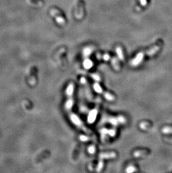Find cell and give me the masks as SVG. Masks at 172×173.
I'll return each mask as SVG.
<instances>
[{
    "instance_id": "obj_11",
    "label": "cell",
    "mask_w": 172,
    "mask_h": 173,
    "mask_svg": "<svg viewBox=\"0 0 172 173\" xmlns=\"http://www.w3.org/2000/svg\"><path fill=\"white\" fill-rule=\"evenodd\" d=\"M111 63L113 66V68L115 69V70L117 71H120V66L119 62V60H117V58H116V57H113L111 60Z\"/></svg>"
},
{
    "instance_id": "obj_13",
    "label": "cell",
    "mask_w": 172,
    "mask_h": 173,
    "mask_svg": "<svg viewBox=\"0 0 172 173\" xmlns=\"http://www.w3.org/2000/svg\"><path fill=\"white\" fill-rule=\"evenodd\" d=\"M102 95H103V96H104V97L105 98V99H107L108 101H114L115 99V96L113 95H112V94H111L110 93H109V92L104 91Z\"/></svg>"
},
{
    "instance_id": "obj_2",
    "label": "cell",
    "mask_w": 172,
    "mask_h": 173,
    "mask_svg": "<svg viewBox=\"0 0 172 173\" xmlns=\"http://www.w3.org/2000/svg\"><path fill=\"white\" fill-rule=\"evenodd\" d=\"M108 122L113 125H117L124 124L126 122V118L123 116H119L117 117H111L108 119Z\"/></svg>"
},
{
    "instance_id": "obj_21",
    "label": "cell",
    "mask_w": 172,
    "mask_h": 173,
    "mask_svg": "<svg viewBox=\"0 0 172 173\" xmlns=\"http://www.w3.org/2000/svg\"><path fill=\"white\" fill-rule=\"evenodd\" d=\"M91 77L96 81H101V77L99 74H95V73L91 74Z\"/></svg>"
},
{
    "instance_id": "obj_8",
    "label": "cell",
    "mask_w": 172,
    "mask_h": 173,
    "mask_svg": "<svg viewBox=\"0 0 172 173\" xmlns=\"http://www.w3.org/2000/svg\"><path fill=\"white\" fill-rule=\"evenodd\" d=\"M160 45H156L154 46L153 47H152L151 48L146 50V52H144L145 53V55H147L148 56H152L157 53L158 51H159V50L160 49Z\"/></svg>"
},
{
    "instance_id": "obj_7",
    "label": "cell",
    "mask_w": 172,
    "mask_h": 173,
    "mask_svg": "<svg viewBox=\"0 0 172 173\" xmlns=\"http://www.w3.org/2000/svg\"><path fill=\"white\" fill-rule=\"evenodd\" d=\"M50 13H52L53 16H54L55 18L56 19L57 22L59 24L62 25H64L65 24V20L60 15H59V13L57 10L53 9L50 11Z\"/></svg>"
},
{
    "instance_id": "obj_25",
    "label": "cell",
    "mask_w": 172,
    "mask_h": 173,
    "mask_svg": "<svg viewBox=\"0 0 172 173\" xmlns=\"http://www.w3.org/2000/svg\"><path fill=\"white\" fill-rule=\"evenodd\" d=\"M141 5H142L143 6H145L147 4V2H146V0H139Z\"/></svg>"
},
{
    "instance_id": "obj_20",
    "label": "cell",
    "mask_w": 172,
    "mask_h": 173,
    "mask_svg": "<svg viewBox=\"0 0 172 173\" xmlns=\"http://www.w3.org/2000/svg\"><path fill=\"white\" fill-rule=\"evenodd\" d=\"M96 150V147L94 146V145H91V146H90L88 148V151L90 154H95Z\"/></svg>"
},
{
    "instance_id": "obj_22",
    "label": "cell",
    "mask_w": 172,
    "mask_h": 173,
    "mask_svg": "<svg viewBox=\"0 0 172 173\" xmlns=\"http://www.w3.org/2000/svg\"><path fill=\"white\" fill-rule=\"evenodd\" d=\"M149 126V124L146 122L141 123L140 124V127L144 130H146Z\"/></svg>"
},
{
    "instance_id": "obj_6",
    "label": "cell",
    "mask_w": 172,
    "mask_h": 173,
    "mask_svg": "<svg viewBox=\"0 0 172 173\" xmlns=\"http://www.w3.org/2000/svg\"><path fill=\"white\" fill-rule=\"evenodd\" d=\"M66 103L65 104V108L68 113L71 112L72 109L74 105V96H66Z\"/></svg>"
},
{
    "instance_id": "obj_18",
    "label": "cell",
    "mask_w": 172,
    "mask_h": 173,
    "mask_svg": "<svg viewBox=\"0 0 172 173\" xmlns=\"http://www.w3.org/2000/svg\"><path fill=\"white\" fill-rule=\"evenodd\" d=\"M47 155H48V152H47V151H45L44 152H42V154H41L40 155L38 156V158H37L36 163L40 162L42 159H43L44 158H46V157H47Z\"/></svg>"
},
{
    "instance_id": "obj_4",
    "label": "cell",
    "mask_w": 172,
    "mask_h": 173,
    "mask_svg": "<svg viewBox=\"0 0 172 173\" xmlns=\"http://www.w3.org/2000/svg\"><path fill=\"white\" fill-rule=\"evenodd\" d=\"M145 56L144 52H140L136 55V56L131 61L130 65L132 67L138 66L143 61V59Z\"/></svg>"
},
{
    "instance_id": "obj_1",
    "label": "cell",
    "mask_w": 172,
    "mask_h": 173,
    "mask_svg": "<svg viewBox=\"0 0 172 173\" xmlns=\"http://www.w3.org/2000/svg\"><path fill=\"white\" fill-rule=\"evenodd\" d=\"M68 115L70 121L72 122L74 125H76L77 128L80 129L81 130L83 131L85 133H88V134L90 133L91 131H90L89 129L85 126V125L83 123V122L81 120L80 118L77 116L76 114L72 113V112H70L68 113Z\"/></svg>"
},
{
    "instance_id": "obj_9",
    "label": "cell",
    "mask_w": 172,
    "mask_h": 173,
    "mask_svg": "<svg viewBox=\"0 0 172 173\" xmlns=\"http://www.w3.org/2000/svg\"><path fill=\"white\" fill-rule=\"evenodd\" d=\"M98 113V110L97 109H93L91 112L89 113L88 117V122L89 123H93L96 119V117Z\"/></svg>"
},
{
    "instance_id": "obj_16",
    "label": "cell",
    "mask_w": 172,
    "mask_h": 173,
    "mask_svg": "<svg viewBox=\"0 0 172 173\" xmlns=\"http://www.w3.org/2000/svg\"><path fill=\"white\" fill-rule=\"evenodd\" d=\"M103 166H104L103 160L99 159V163H98V165H97V168H96V171L97 172L101 171V170H102V169L103 168Z\"/></svg>"
},
{
    "instance_id": "obj_24",
    "label": "cell",
    "mask_w": 172,
    "mask_h": 173,
    "mask_svg": "<svg viewBox=\"0 0 172 173\" xmlns=\"http://www.w3.org/2000/svg\"><path fill=\"white\" fill-rule=\"evenodd\" d=\"M79 139L82 141H83V142H85V141H87L89 139V138L88 137L84 136V135L81 136L80 137H79Z\"/></svg>"
},
{
    "instance_id": "obj_15",
    "label": "cell",
    "mask_w": 172,
    "mask_h": 173,
    "mask_svg": "<svg viewBox=\"0 0 172 173\" xmlns=\"http://www.w3.org/2000/svg\"><path fill=\"white\" fill-rule=\"evenodd\" d=\"M116 53L117 56H118L119 58L121 61H124V53H123V51L121 49V47H117L116 49Z\"/></svg>"
},
{
    "instance_id": "obj_3",
    "label": "cell",
    "mask_w": 172,
    "mask_h": 173,
    "mask_svg": "<svg viewBox=\"0 0 172 173\" xmlns=\"http://www.w3.org/2000/svg\"><path fill=\"white\" fill-rule=\"evenodd\" d=\"M38 69L36 67H33L30 71V76L28 78V82L31 85H34L36 84L38 80L37 77Z\"/></svg>"
},
{
    "instance_id": "obj_19",
    "label": "cell",
    "mask_w": 172,
    "mask_h": 173,
    "mask_svg": "<svg viewBox=\"0 0 172 173\" xmlns=\"http://www.w3.org/2000/svg\"><path fill=\"white\" fill-rule=\"evenodd\" d=\"M84 67L86 69H89L92 67V62L90 60H85L84 62Z\"/></svg>"
},
{
    "instance_id": "obj_10",
    "label": "cell",
    "mask_w": 172,
    "mask_h": 173,
    "mask_svg": "<svg viewBox=\"0 0 172 173\" xmlns=\"http://www.w3.org/2000/svg\"><path fill=\"white\" fill-rule=\"evenodd\" d=\"M74 83H70L67 86L66 89V96H74Z\"/></svg>"
},
{
    "instance_id": "obj_23",
    "label": "cell",
    "mask_w": 172,
    "mask_h": 173,
    "mask_svg": "<svg viewBox=\"0 0 172 173\" xmlns=\"http://www.w3.org/2000/svg\"><path fill=\"white\" fill-rule=\"evenodd\" d=\"M136 170L135 168L132 166H130L128 167L126 169V171L127 172H135Z\"/></svg>"
},
{
    "instance_id": "obj_14",
    "label": "cell",
    "mask_w": 172,
    "mask_h": 173,
    "mask_svg": "<svg viewBox=\"0 0 172 173\" xmlns=\"http://www.w3.org/2000/svg\"><path fill=\"white\" fill-rule=\"evenodd\" d=\"M93 89L95 90V91L99 93V94H103L104 91L103 90L102 88H101V86L99 85V84L98 83V82H95V84L93 85Z\"/></svg>"
},
{
    "instance_id": "obj_17",
    "label": "cell",
    "mask_w": 172,
    "mask_h": 173,
    "mask_svg": "<svg viewBox=\"0 0 172 173\" xmlns=\"http://www.w3.org/2000/svg\"><path fill=\"white\" fill-rule=\"evenodd\" d=\"M162 132L164 134H171L172 133V127L167 126L163 128Z\"/></svg>"
},
{
    "instance_id": "obj_12",
    "label": "cell",
    "mask_w": 172,
    "mask_h": 173,
    "mask_svg": "<svg viewBox=\"0 0 172 173\" xmlns=\"http://www.w3.org/2000/svg\"><path fill=\"white\" fill-rule=\"evenodd\" d=\"M148 153V151L146 150H137L134 152L133 155L135 158H140V157L146 156Z\"/></svg>"
},
{
    "instance_id": "obj_5",
    "label": "cell",
    "mask_w": 172,
    "mask_h": 173,
    "mask_svg": "<svg viewBox=\"0 0 172 173\" xmlns=\"http://www.w3.org/2000/svg\"><path fill=\"white\" fill-rule=\"evenodd\" d=\"M117 154L115 152H101L99 155V159L105 160V159H113L116 158Z\"/></svg>"
}]
</instances>
